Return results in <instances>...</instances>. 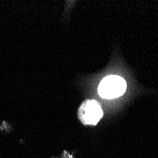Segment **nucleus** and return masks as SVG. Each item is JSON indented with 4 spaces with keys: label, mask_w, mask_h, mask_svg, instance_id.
<instances>
[{
    "label": "nucleus",
    "mask_w": 158,
    "mask_h": 158,
    "mask_svg": "<svg viewBox=\"0 0 158 158\" xmlns=\"http://www.w3.org/2000/svg\"><path fill=\"white\" fill-rule=\"evenodd\" d=\"M102 114V107L95 100H85L79 109V118L85 125H96Z\"/></svg>",
    "instance_id": "2"
},
{
    "label": "nucleus",
    "mask_w": 158,
    "mask_h": 158,
    "mask_svg": "<svg viewBox=\"0 0 158 158\" xmlns=\"http://www.w3.org/2000/svg\"><path fill=\"white\" fill-rule=\"evenodd\" d=\"M127 84L124 79L119 76L111 75L104 78L98 86V94L103 98H116L122 96Z\"/></svg>",
    "instance_id": "1"
}]
</instances>
